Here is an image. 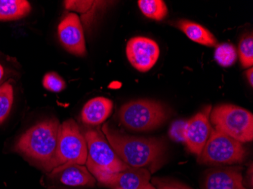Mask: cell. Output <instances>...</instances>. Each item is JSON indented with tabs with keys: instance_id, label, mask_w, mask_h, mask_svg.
<instances>
[{
	"instance_id": "1",
	"label": "cell",
	"mask_w": 253,
	"mask_h": 189,
	"mask_svg": "<svg viewBox=\"0 0 253 189\" xmlns=\"http://www.w3.org/2000/svg\"><path fill=\"white\" fill-rule=\"evenodd\" d=\"M102 131L117 155L128 167L147 169L151 173L160 167L166 151L164 141L130 136L108 124L102 126Z\"/></svg>"
},
{
	"instance_id": "2",
	"label": "cell",
	"mask_w": 253,
	"mask_h": 189,
	"mask_svg": "<svg viewBox=\"0 0 253 189\" xmlns=\"http://www.w3.org/2000/svg\"><path fill=\"white\" fill-rule=\"evenodd\" d=\"M60 126L56 118L37 123L21 135L14 148L15 151L37 160L44 168L55 155Z\"/></svg>"
},
{
	"instance_id": "3",
	"label": "cell",
	"mask_w": 253,
	"mask_h": 189,
	"mask_svg": "<svg viewBox=\"0 0 253 189\" xmlns=\"http://www.w3.org/2000/svg\"><path fill=\"white\" fill-rule=\"evenodd\" d=\"M86 158L87 145L85 136L75 120L69 119L61 124L55 155L44 170L48 173L69 165H85Z\"/></svg>"
},
{
	"instance_id": "4",
	"label": "cell",
	"mask_w": 253,
	"mask_h": 189,
	"mask_svg": "<svg viewBox=\"0 0 253 189\" xmlns=\"http://www.w3.org/2000/svg\"><path fill=\"white\" fill-rule=\"evenodd\" d=\"M85 139L87 145L86 168L97 181L106 175L130 167L121 160L99 130L89 129L85 134Z\"/></svg>"
},
{
	"instance_id": "5",
	"label": "cell",
	"mask_w": 253,
	"mask_h": 189,
	"mask_svg": "<svg viewBox=\"0 0 253 189\" xmlns=\"http://www.w3.org/2000/svg\"><path fill=\"white\" fill-rule=\"evenodd\" d=\"M119 121L126 129L135 132H147L163 124L169 112L163 104L152 100L131 101L119 112Z\"/></svg>"
},
{
	"instance_id": "6",
	"label": "cell",
	"mask_w": 253,
	"mask_h": 189,
	"mask_svg": "<svg viewBox=\"0 0 253 189\" xmlns=\"http://www.w3.org/2000/svg\"><path fill=\"white\" fill-rule=\"evenodd\" d=\"M210 118L217 131L241 143L253 141V115L249 111L226 104L211 109Z\"/></svg>"
},
{
	"instance_id": "7",
	"label": "cell",
	"mask_w": 253,
	"mask_h": 189,
	"mask_svg": "<svg viewBox=\"0 0 253 189\" xmlns=\"http://www.w3.org/2000/svg\"><path fill=\"white\" fill-rule=\"evenodd\" d=\"M247 151L242 143L221 132L211 129L198 162L203 164H233L244 161Z\"/></svg>"
},
{
	"instance_id": "8",
	"label": "cell",
	"mask_w": 253,
	"mask_h": 189,
	"mask_svg": "<svg viewBox=\"0 0 253 189\" xmlns=\"http://www.w3.org/2000/svg\"><path fill=\"white\" fill-rule=\"evenodd\" d=\"M48 184L50 189L55 188L93 187L96 180L84 165L72 164L47 173Z\"/></svg>"
},
{
	"instance_id": "9",
	"label": "cell",
	"mask_w": 253,
	"mask_h": 189,
	"mask_svg": "<svg viewBox=\"0 0 253 189\" xmlns=\"http://www.w3.org/2000/svg\"><path fill=\"white\" fill-rule=\"evenodd\" d=\"M159 47L153 39L143 37L131 38L126 43V54L132 66L140 72H147L159 59Z\"/></svg>"
},
{
	"instance_id": "10",
	"label": "cell",
	"mask_w": 253,
	"mask_h": 189,
	"mask_svg": "<svg viewBox=\"0 0 253 189\" xmlns=\"http://www.w3.org/2000/svg\"><path fill=\"white\" fill-rule=\"evenodd\" d=\"M58 34L62 46L68 52L77 56L86 55V42L83 27L77 14L72 12L65 17L59 24Z\"/></svg>"
},
{
	"instance_id": "11",
	"label": "cell",
	"mask_w": 253,
	"mask_h": 189,
	"mask_svg": "<svg viewBox=\"0 0 253 189\" xmlns=\"http://www.w3.org/2000/svg\"><path fill=\"white\" fill-rule=\"evenodd\" d=\"M211 106H207L187 122L185 143L191 153L200 155L211 134L210 116Z\"/></svg>"
},
{
	"instance_id": "12",
	"label": "cell",
	"mask_w": 253,
	"mask_h": 189,
	"mask_svg": "<svg viewBox=\"0 0 253 189\" xmlns=\"http://www.w3.org/2000/svg\"><path fill=\"white\" fill-rule=\"evenodd\" d=\"M150 180L151 173L147 169L128 167L123 171L106 175L98 182L112 189H143Z\"/></svg>"
},
{
	"instance_id": "13",
	"label": "cell",
	"mask_w": 253,
	"mask_h": 189,
	"mask_svg": "<svg viewBox=\"0 0 253 189\" xmlns=\"http://www.w3.org/2000/svg\"><path fill=\"white\" fill-rule=\"evenodd\" d=\"M242 167H215L205 173L203 189H247L243 182Z\"/></svg>"
},
{
	"instance_id": "14",
	"label": "cell",
	"mask_w": 253,
	"mask_h": 189,
	"mask_svg": "<svg viewBox=\"0 0 253 189\" xmlns=\"http://www.w3.org/2000/svg\"><path fill=\"white\" fill-rule=\"evenodd\" d=\"M112 109L113 102L107 98L96 97L90 99L82 109V121L91 126H97L110 116Z\"/></svg>"
},
{
	"instance_id": "15",
	"label": "cell",
	"mask_w": 253,
	"mask_h": 189,
	"mask_svg": "<svg viewBox=\"0 0 253 189\" xmlns=\"http://www.w3.org/2000/svg\"><path fill=\"white\" fill-rule=\"evenodd\" d=\"M177 28L183 31L193 42L210 47L217 45V39L214 35L208 29L197 23L189 20H180L177 21Z\"/></svg>"
},
{
	"instance_id": "16",
	"label": "cell",
	"mask_w": 253,
	"mask_h": 189,
	"mask_svg": "<svg viewBox=\"0 0 253 189\" xmlns=\"http://www.w3.org/2000/svg\"><path fill=\"white\" fill-rule=\"evenodd\" d=\"M31 11V4L27 0H0V21L21 19Z\"/></svg>"
},
{
	"instance_id": "17",
	"label": "cell",
	"mask_w": 253,
	"mask_h": 189,
	"mask_svg": "<svg viewBox=\"0 0 253 189\" xmlns=\"http://www.w3.org/2000/svg\"><path fill=\"white\" fill-rule=\"evenodd\" d=\"M104 1H76V0H68L64 2L65 8L68 11H74L82 14L84 23L86 26H89L92 20L98 10L106 5Z\"/></svg>"
},
{
	"instance_id": "18",
	"label": "cell",
	"mask_w": 253,
	"mask_h": 189,
	"mask_svg": "<svg viewBox=\"0 0 253 189\" xmlns=\"http://www.w3.org/2000/svg\"><path fill=\"white\" fill-rule=\"evenodd\" d=\"M138 5L143 15L156 21H162L168 14V8L162 0H139Z\"/></svg>"
},
{
	"instance_id": "19",
	"label": "cell",
	"mask_w": 253,
	"mask_h": 189,
	"mask_svg": "<svg viewBox=\"0 0 253 189\" xmlns=\"http://www.w3.org/2000/svg\"><path fill=\"white\" fill-rule=\"evenodd\" d=\"M13 88L9 82H5L0 87V124L9 114L13 104Z\"/></svg>"
},
{
	"instance_id": "20",
	"label": "cell",
	"mask_w": 253,
	"mask_h": 189,
	"mask_svg": "<svg viewBox=\"0 0 253 189\" xmlns=\"http://www.w3.org/2000/svg\"><path fill=\"white\" fill-rule=\"evenodd\" d=\"M214 59L222 67H230L237 60V51L232 44L217 45L214 52Z\"/></svg>"
},
{
	"instance_id": "21",
	"label": "cell",
	"mask_w": 253,
	"mask_h": 189,
	"mask_svg": "<svg viewBox=\"0 0 253 189\" xmlns=\"http://www.w3.org/2000/svg\"><path fill=\"white\" fill-rule=\"evenodd\" d=\"M239 57L244 68H251L253 65V34L244 37L238 47Z\"/></svg>"
},
{
	"instance_id": "22",
	"label": "cell",
	"mask_w": 253,
	"mask_h": 189,
	"mask_svg": "<svg viewBox=\"0 0 253 189\" xmlns=\"http://www.w3.org/2000/svg\"><path fill=\"white\" fill-rule=\"evenodd\" d=\"M42 86L49 92H60L66 88V82L59 74L49 72L43 76Z\"/></svg>"
},
{
	"instance_id": "23",
	"label": "cell",
	"mask_w": 253,
	"mask_h": 189,
	"mask_svg": "<svg viewBox=\"0 0 253 189\" xmlns=\"http://www.w3.org/2000/svg\"><path fill=\"white\" fill-rule=\"evenodd\" d=\"M187 123L183 120L174 122L169 129L170 139L177 143H185Z\"/></svg>"
},
{
	"instance_id": "24",
	"label": "cell",
	"mask_w": 253,
	"mask_h": 189,
	"mask_svg": "<svg viewBox=\"0 0 253 189\" xmlns=\"http://www.w3.org/2000/svg\"><path fill=\"white\" fill-rule=\"evenodd\" d=\"M152 183L156 189H193L185 185L170 179L153 178Z\"/></svg>"
},
{
	"instance_id": "25",
	"label": "cell",
	"mask_w": 253,
	"mask_h": 189,
	"mask_svg": "<svg viewBox=\"0 0 253 189\" xmlns=\"http://www.w3.org/2000/svg\"><path fill=\"white\" fill-rule=\"evenodd\" d=\"M246 75H247V79H248L249 82H250V86H253V68H249L246 72Z\"/></svg>"
},
{
	"instance_id": "26",
	"label": "cell",
	"mask_w": 253,
	"mask_h": 189,
	"mask_svg": "<svg viewBox=\"0 0 253 189\" xmlns=\"http://www.w3.org/2000/svg\"><path fill=\"white\" fill-rule=\"evenodd\" d=\"M4 71L2 65H0V81L2 80V76H3Z\"/></svg>"
},
{
	"instance_id": "27",
	"label": "cell",
	"mask_w": 253,
	"mask_h": 189,
	"mask_svg": "<svg viewBox=\"0 0 253 189\" xmlns=\"http://www.w3.org/2000/svg\"><path fill=\"white\" fill-rule=\"evenodd\" d=\"M143 189H156V188L154 187V186L153 185L150 184V183H149V184L147 185V186H146V187L144 188Z\"/></svg>"
},
{
	"instance_id": "28",
	"label": "cell",
	"mask_w": 253,
	"mask_h": 189,
	"mask_svg": "<svg viewBox=\"0 0 253 189\" xmlns=\"http://www.w3.org/2000/svg\"><path fill=\"white\" fill-rule=\"evenodd\" d=\"M0 87H1V86H0Z\"/></svg>"
}]
</instances>
